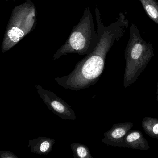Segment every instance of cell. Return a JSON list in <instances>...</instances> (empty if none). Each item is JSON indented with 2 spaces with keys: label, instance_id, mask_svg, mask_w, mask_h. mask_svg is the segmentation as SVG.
Instances as JSON below:
<instances>
[{
  "label": "cell",
  "instance_id": "obj_1",
  "mask_svg": "<svg viewBox=\"0 0 158 158\" xmlns=\"http://www.w3.org/2000/svg\"><path fill=\"white\" fill-rule=\"evenodd\" d=\"M98 43L94 50L78 62L69 75L55 78L61 86L73 90H79L95 85L99 79L105 66L106 56L114 42L124 35L129 22L123 13L114 23L105 26L102 22L101 14L95 8Z\"/></svg>",
  "mask_w": 158,
  "mask_h": 158
},
{
  "label": "cell",
  "instance_id": "obj_2",
  "mask_svg": "<svg viewBox=\"0 0 158 158\" xmlns=\"http://www.w3.org/2000/svg\"><path fill=\"white\" fill-rule=\"evenodd\" d=\"M126 66L123 86L134 84L154 56L151 44L147 43L140 36L139 29L134 24L130 28V37L124 52Z\"/></svg>",
  "mask_w": 158,
  "mask_h": 158
},
{
  "label": "cell",
  "instance_id": "obj_3",
  "mask_svg": "<svg viewBox=\"0 0 158 158\" xmlns=\"http://www.w3.org/2000/svg\"><path fill=\"white\" fill-rule=\"evenodd\" d=\"M99 37L95 30L93 16L90 8L85 9L79 23L75 26L68 39L53 55L55 60L68 53L80 55L91 53L98 43Z\"/></svg>",
  "mask_w": 158,
  "mask_h": 158
},
{
  "label": "cell",
  "instance_id": "obj_4",
  "mask_svg": "<svg viewBox=\"0 0 158 158\" xmlns=\"http://www.w3.org/2000/svg\"><path fill=\"white\" fill-rule=\"evenodd\" d=\"M36 9L30 0L16 6L12 12L4 34L2 51L5 53L32 32L37 24Z\"/></svg>",
  "mask_w": 158,
  "mask_h": 158
},
{
  "label": "cell",
  "instance_id": "obj_5",
  "mask_svg": "<svg viewBox=\"0 0 158 158\" xmlns=\"http://www.w3.org/2000/svg\"><path fill=\"white\" fill-rule=\"evenodd\" d=\"M38 93L50 110L63 120H75V114L71 106L50 90L40 85H35Z\"/></svg>",
  "mask_w": 158,
  "mask_h": 158
},
{
  "label": "cell",
  "instance_id": "obj_6",
  "mask_svg": "<svg viewBox=\"0 0 158 158\" xmlns=\"http://www.w3.org/2000/svg\"><path fill=\"white\" fill-rule=\"evenodd\" d=\"M134 124L131 122L120 123L113 125L111 128L103 134L102 142L107 146L123 148L125 137L132 129Z\"/></svg>",
  "mask_w": 158,
  "mask_h": 158
},
{
  "label": "cell",
  "instance_id": "obj_7",
  "mask_svg": "<svg viewBox=\"0 0 158 158\" xmlns=\"http://www.w3.org/2000/svg\"><path fill=\"white\" fill-rule=\"evenodd\" d=\"M123 148L142 151L148 150L150 148L141 131L131 129L125 137Z\"/></svg>",
  "mask_w": 158,
  "mask_h": 158
},
{
  "label": "cell",
  "instance_id": "obj_8",
  "mask_svg": "<svg viewBox=\"0 0 158 158\" xmlns=\"http://www.w3.org/2000/svg\"><path fill=\"white\" fill-rule=\"evenodd\" d=\"M55 142L53 139L46 137H39L35 139L30 140L28 147L33 153L39 155H48L52 151Z\"/></svg>",
  "mask_w": 158,
  "mask_h": 158
},
{
  "label": "cell",
  "instance_id": "obj_9",
  "mask_svg": "<svg viewBox=\"0 0 158 158\" xmlns=\"http://www.w3.org/2000/svg\"><path fill=\"white\" fill-rule=\"evenodd\" d=\"M142 128L147 135L153 138L158 139V119L146 116L141 123Z\"/></svg>",
  "mask_w": 158,
  "mask_h": 158
},
{
  "label": "cell",
  "instance_id": "obj_10",
  "mask_svg": "<svg viewBox=\"0 0 158 158\" xmlns=\"http://www.w3.org/2000/svg\"><path fill=\"white\" fill-rule=\"evenodd\" d=\"M149 17L158 25V2L156 0H139Z\"/></svg>",
  "mask_w": 158,
  "mask_h": 158
},
{
  "label": "cell",
  "instance_id": "obj_11",
  "mask_svg": "<svg viewBox=\"0 0 158 158\" xmlns=\"http://www.w3.org/2000/svg\"><path fill=\"white\" fill-rule=\"evenodd\" d=\"M71 148L75 158H93L88 147L83 144L73 143L71 144Z\"/></svg>",
  "mask_w": 158,
  "mask_h": 158
},
{
  "label": "cell",
  "instance_id": "obj_12",
  "mask_svg": "<svg viewBox=\"0 0 158 158\" xmlns=\"http://www.w3.org/2000/svg\"><path fill=\"white\" fill-rule=\"evenodd\" d=\"M0 158H18V157L10 151L2 150L0 151Z\"/></svg>",
  "mask_w": 158,
  "mask_h": 158
},
{
  "label": "cell",
  "instance_id": "obj_13",
  "mask_svg": "<svg viewBox=\"0 0 158 158\" xmlns=\"http://www.w3.org/2000/svg\"><path fill=\"white\" fill-rule=\"evenodd\" d=\"M157 100L158 102V82L157 84Z\"/></svg>",
  "mask_w": 158,
  "mask_h": 158
}]
</instances>
